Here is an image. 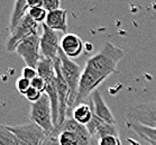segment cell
<instances>
[{"mask_svg":"<svg viewBox=\"0 0 156 145\" xmlns=\"http://www.w3.org/2000/svg\"><path fill=\"white\" fill-rule=\"evenodd\" d=\"M149 144H151V145H156V143H154V142H149Z\"/></svg>","mask_w":156,"mask_h":145,"instance_id":"obj_26","label":"cell"},{"mask_svg":"<svg viewBox=\"0 0 156 145\" xmlns=\"http://www.w3.org/2000/svg\"><path fill=\"white\" fill-rule=\"evenodd\" d=\"M58 145H80L79 136L73 132L60 131L58 132Z\"/></svg>","mask_w":156,"mask_h":145,"instance_id":"obj_17","label":"cell"},{"mask_svg":"<svg viewBox=\"0 0 156 145\" xmlns=\"http://www.w3.org/2000/svg\"><path fill=\"white\" fill-rule=\"evenodd\" d=\"M127 126L131 128L135 133H137L140 137L144 138L146 142L156 143V128L147 127V126H143V125H138V124H127Z\"/></svg>","mask_w":156,"mask_h":145,"instance_id":"obj_15","label":"cell"},{"mask_svg":"<svg viewBox=\"0 0 156 145\" xmlns=\"http://www.w3.org/2000/svg\"><path fill=\"white\" fill-rule=\"evenodd\" d=\"M93 117V110L92 106H90L87 103H81L73 108L72 110V118L76 122V123L81 124L87 126L90 120Z\"/></svg>","mask_w":156,"mask_h":145,"instance_id":"obj_13","label":"cell"},{"mask_svg":"<svg viewBox=\"0 0 156 145\" xmlns=\"http://www.w3.org/2000/svg\"><path fill=\"white\" fill-rule=\"evenodd\" d=\"M20 145H42L47 136V133L37 124L28 122L21 125H7Z\"/></svg>","mask_w":156,"mask_h":145,"instance_id":"obj_5","label":"cell"},{"mask_svg":"<svg viewBox=\"0 0 156 145\" xmlns=\"http://www.w3.org/2000/svg\"><path fill=\"white\" fill-rule=\"evenodd\" d=\"M44 94H45V93H44ZM42 96H43V93L39 92L38 89L34 88V87H30V88L27 91V93L25 94V97L27 98V101L30 102L32 104L33 103H36L37 101H39Z\"/></svg>","mask_w":156,"mask_h":145,"instance_id":"obj_21","label":"cell"},{"mask_svg":"<svg viewBox=\"0 0 156 145\" xmlns=\"http://www.w3.org/2000/svg\"><path fill=\"white\" fill-rule=\"evenodd\" d=\"M58 59L61 64V71L63 75L64 79L69 86V105H68V114L73 110L75 106V101H76V95H78L79 84L81 79L82 69L76 63H74L72 59L65 56V54L61 50H58Z\"/></svg>","mask_w":156,"mask_h":145,"instance_id":"obj_2","label":"cell"},{"mask_svg":"<svg viewBox=\"0 0 156 145\" xmlns=\"http://www.w3.org/2000/svg\"><path fill=\"white\" fill-rule=\"evenodd\" d=\"M68 11L65 9H57L47 14L45 25L54 31H62L66 35L68 31Z\"/></svg>","mask_w":156,"mask_h":145,"instance_id":"obj_11","label":"cell"},{"mask_svg":"<svg viewBox=\"0 0 156 145\" xmlns=\"http://www.w3.org/2000/svg\"><path fill=\"white\" fill-rule=\"evenodd\" d=\"M16 87H17V91L20 93L21 95L25 96L27 91L32 87V81H28V79H26V78H24V77H20V78H18L17 81H16Z\"/></svg>","mask_w":156,"mask_h":145,"instance_id":"obj_19","label":"cell"},{"mask_svg":"<svg viewBox=\"0 0 156 145\" xmlns=\"http://www.w3.org/2000/svg\"><path fill=\"white\" fill-rule=\"evenodd\" d=\"M37 30H38V24L34 21L32 18L29 17V15H27L17 28L12 32H10V36L6 41V50L9 53L16 51L18 45L32 35L38 34Z\"/></svg>","mask_w":156,"mask_h":145,"instance_id":"obj_7","label":"cell"},{"mask_svg":"<svg viewBox=\"0 0 156 145\" xmlns=\"http://www.w3.org/2000/svg\"><path fill=\"white\" fill-rule=\"evenodd\" d=\"M29 6L27 0H16L14 4V9L10 16V21H9V30L12 32L17 28L24 18L28 15Z\"/></svg>","mask_w":156,"mask_h":145,"instance_id":"obj_12","label":"cell"},{"mask_svg":"<svg viewBox=\"0 0 156 145\" xmlns=\"http://www.w3.org/2000/svg\"><path fill=\"white\" fill-rule=\"evenodd\" d=\"M47 12L43 7H32L29 8L28 15L29 17L32 18L34 21H36L37 24H45L47 18Z\"/></svg>","mask_w":156,"mask_h":145,"instance_id":"obj_18","label":"cell"},{"mask_svg":"<svg viewBox=\"0 0 156 145\" xmlns=\"http://www.w3.org/2000/svg\"><path fill=\"white\" fill-rule=\"evenodd\" d=\"M97 141H98V145H122L119 136H114V135L105 136Z\"/></svg>","mask_w":156,"mask_h":145,"instance_id":"obj_20","label":"cell"},{"mask_svg":"<svg viewBox=\"0 0 156 145\" xmlns=\"http://www.w3.org/2000/svg\"><path fill=\"white\" fill-rule=\"evenodd\" d=\"M60 39L56 31H54L45 24L42 25L41 35V53L44 58L55 60L58 56L60 50Z\"/></svg>","mask_w":156,"mask_h":145,"instance_id":"obj_8","label":"cell"},{"mask_svg":"<svg viewBox=\"0 0 156 145\" xmlns=\"http://www.w3.org/2000/svg\"><path fill=\"white\" fill-rule=\"evenodd\" d=\"M37 76H38V73H37V71H36L35 68L28 67V66H26L25 68H23L21 77H24V78H26V79H28V81H32L33 79H35Z\"/></svg>","mask_w":156,"mask_h":145,"instance_id":"obj_23","label":"cell"},{"mask_svg":"<svg viewBox=\"0 0 156 145\" xmlns=\"http://www.w3.org/2000/svg\"><path fill=\"white\" fill-rule=\"evenodd\" d=\"M60 48L65 54V56L72 59V58H76L81 55L84 49V44L78 35L66 34L61 39Z\"/></svg>","mask_w":156,"mask_h":145,"instance_id":"obj_9","label":"cell"},{"mask_svg":"<svg viewBox=\"0 0 156 145\" xmlns=\"http://www.w3.org/2000/svg\"><path fill=\"white\" fill-rule=\"evenodd\" d=\"M36 71L38 73V76L42 77L44 81H46L51 78H53L55 76V68H54V60L47 59L43 57L41 61L37 65Z\"/></svg>","mask_w":156,"mask_h":145,"instance_id":"obj_14","label":"cell"},{"mask_svg":"<svg viewBox=\"0 0 156 145\" xmlns=\"http://www.w3.org/2000/svg\"><path fill=\"white\" fill-rule=\"evenodd\" d=\"M30 122L37 124L47 134L54 131L53 116L50 98L46 94H43L39 101L30 105Z\"/></svg>","mask_w":156,"mask_h":145,"instance_id":"obj_4","label":"cell"},{"mask_svg":"<svg viewBox=\"0 0 156 145\" xmlns=\"http://www.w3.org/2000/svg\"><path fill=\"white\" fill-rule=\"evenodd\" d=\"M124 50L112 43H105L99 53L87 61L84 67L96 71L102 77H109L116 71L118 63L124 57Z\"/></svg>","mask_w":156,"mask_h":145,"instance_id":"obj_1","label":"cell"},{"mask_svg":"<svg viewBox=\"0 0 156 145\" xmlns=\"http://www.w3.org/2000/svg\"><path fill=\"white\" fill-rule=\"evenodd\" d=\"M32 87L38 89L39 92H42L43 94H44V93H45V88H46V81H44L42 77L37 76L35 79L32 81Z\"/></svg>","mask_w":156,"mask_h":145,"instance_id":"obj_24","label":"cell"},{"mask_svg":"<svg viewBox=\"0 0 156 145\" xmlns=\"http://www.w3.org/2000/svg\"><path fill=\"white\" fill-rule=\"evenodd\" d=\"M91 106H92L93 114L105 120L106 123L109 124H116V118H115L114 114L111 113L110 108L103 101L101 93L97 89L96 92L91 95Z\"/></svg>","mask_w":156,"mask_h":145,"instance_id":"obj_10","label":"cell"},{"mask_svg":"<svg viewBox=\"0 0 156 145\" xmlns=\"http://www.w3.org/2000/svg\"><path fill=\"white\" fill-rule=\"evenodd\" d=\"M29 8L32 7H43V0H27Z\"/></svg>","mask_w":156,"mask_h":145,"instance_id":"obj_25","label":"cell"},{"mask_svg":"<svg viewBox=\"0 0 156 145\" xmlns=\"http://www.w3.org/2000/svg\"><path fill=\"white\" fill-rule=\"evenodd\" d=\"M127 124H138L156 128V102L139 103L128 107L125 114Z\"/></svg>","mask_w":156,"mask_h":145,"instance_id":"obj_3","label":"cell"},{"mask_svg":"<svg viewBox=\"0 0 156 145\" xmlns=\"http://www.w3.org/2000/svg\"><path fill=\"white\" fill-rule=\"evenodd\" d=\"M0 145H20L16 135L8 128L7 125L0 124Z\"/></svg>","mask_w":156,"mask_h":145,"instance_id":"obj_16","label":"cell"},{"mask_svg":"<svg viewBox=\"0 0 156 145\" xmlns=\"http://www.w3.org/2000/svg\"><path fill=\"white\" fill-rule=\"evenodd\" d=\"M60 6H61V2L58 0H43V8H44L47 12L61 9Z\"/></svg>","mask_w":156,"mask_h":145,"instance_id":"obj_22","label":"cell"},{"mask_svg":"<svg viewBox=\"0 0 156 145\" xmlns=\"http://www.w3.org/2000/svg\"><path fill=\"white\" fill-rule=\"evenodd\" d=\"M16 53L23 58L26 66L36 69L43 58L41 53V36L35 34L21 41L16 48Z\"/></svg>","mask_w":156,"mask_h":145,"instance_id":"obj_6","label":"cell"}]
</instances>
